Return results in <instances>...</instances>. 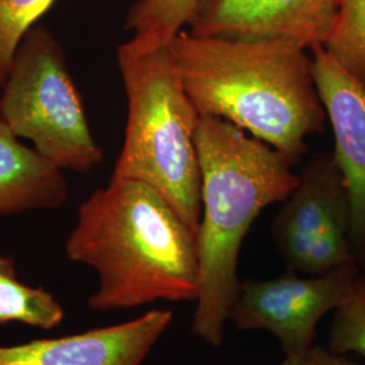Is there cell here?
I'll use <instances>...</instances> for the list:
<instances>
[{"mask_svg": "<svg viewBox=\"0 0 365 365\" xmlns=\"http://www.w3.org/2000/svg\"><path fill=\"white\" fill-rule=\"evenodd\" d=\"M200 115L221 118L297 165L327 115L313 56L286 41L197 37L182 30L167 46Z\"/></svg>", "mask_w": 365, "mask_h": 365, "instance_id": "obj_1", "label": "cell"}, {"mask_svg": "<svg viewBox=\"0 0 365 365\" xmlns=\"http://www.w3.org/2000/svg\"><path fill=\"white\" fill-rule=\"evenodd\" d=\"M66 253L98 272L87 302L93 312L195 302L199 294L196 233L144 182L111 178L86 199Z\"/></svg>", "mask_w": 365, "mask_h": 365, "instance_id": "obj_2", "label": "cell"}, {"mask_svg": "<svg viewBox=\"0 0 365 365\" xmlns=\"http://www.w3.org/2000/svg\"><path fill=\"white\" fill-rule=\"evenodd\" d=\"M195 140L202 214L192 333L217 348L241 283L237 268L244 240L262 210L287 199L299 176L287 157L221 118L200 115Z\"/></svg>", "mask_w": 365, "mask_h": 365, "instance_id": "obj_3", "label": "cell"}, {"mask_svg": "<svg viewBox=\"0 0 365 365\" xmlns=\"http://www.w3.org/2000/svg\"><path fill=\"white\" fill-rule=\"evenodd\" d=\"M117 63L128 122L111 178L149 185L196 233L202 214L195 140L200 114L167 46L138 52L125 42L117 49Z\"/></svg>", "mask_w": 365, "mask_h": 365, "instance_id": "obj_4", "label": "cell"}, {"mask_svg": "<svg viewBox=\"0 0 365 365\" xmlns=\"http://www.w3.org/2000/svg\"><path fill=\"white\" fill-rule=\"evenodd\" d=\"M0 118L61 170L83 173L103 161L66 52L45 25L33 27L14 56L0 87Z\"/></svg>", "mask_w": 365, "mask_h": 365, "instance_id": "obj_5", "label": "cell"}, {"mask_svg": "<svg viewBox=\"0 0 365 365\" xmlns=\"http://www.w3.org/2000/svg\"><path fill=\"white\" fill-rule=\"evenodd\" d=\"M271 223V240L287 271L307 276L354 264L352 205L334 153L312 157Z\"/></svg>", "mask_w": 365, "mask_h": 365, "instance_id": "obj_6", "label": "cell"}, {"mask_svg": "<svg viewBox=\"0 0 365 365\" xmlns=\"http://www.w3.org/2000/svg\"><path fill=\"white\" fill-rule=\"evenodd\" d=\"M360 269L346 264L318 276L287 274L240 283L229 314L235 329L264 330L279 341L284 359L298 356L314 346L317 327L333 313L345 297Z\"/></svg>", "mask_w": 365, "mask_h": 365, "instance_id": "obj_7", "label": "cell"}, {"mask_svg": "<svg viewBox=\"0 0 365 365\" xmlns=\"http://www.w3.org/2000/svg\"><path fill=\"white\" fill-rule=\"evenodd\" d=\"M337 0H200L190 33L237 41H286L307 49L325 46Z\"/></svg>", "mask_w": 365, "mask_h": 365, "instance_id": "obj_8", "label": "cell"}, {"mask_svg": "<svg viewBox=\"0 0 365 365\" xmlns=\"http://www.w3.org/2000/svg\"><path fill=\"white\" fill-rule=\"evenodd\" d=\"M314 76L334 135V156L344 172L352 205L354 264L365 272V86L327 54L313 49Z\"/></svg>", "mask_w": 365, "mask_h": 365, "instance_id": "obj_9", "label": "cell"}, {"mask_svg": "<svg viewBox=\"0 0 365 365\" xmlns=\"http://www.w3.org/2000/svg\"><path fill=\"white\" fill-rule=\"evenodd\" d=\"M172 321L168 310H153L80 334L0 346V365H141Z\"/></svg>", "mask_w": 365, "mask_h": 365, "instance_id": "obj_10", "label": "cell"}, {"mask_svg": "<svg viewBox=\"0 0 365 365\" xmlns=\"http://www.w3.org/2000/svg\"><path fill=\"white\" fill-rule=\"evenodd\" d=\"M68 195L63 170L22 144L0 118V215L58 209Z\"/></svg>", "mask_w": 365, "mask_h": 365, "instance_id": "obj_11", "label": "cell"}, {"mask_svg": "<svg viewBox=\"0 0 365 365\" xmlns=\"http://www.w3.org/2000/svg\"><path fill=\"white\" fill-rule=\"evenodd\" d=\"M200 0H137L125 18V30L133 33L126 43L138 52L168 46L184 27L190 26Z\"/></svg>", "mask_w": 365, "mask_h": 365, "instance_id": "obj_12", "label": "cell"}, {"mask_svg": "<svg viewBox=\"0 0 365 365\" xmlns=\"http://www.w3.org/2000/svg\"><path fill=\"white\" fill-rule=\"evenodd\" d=\"M64 309L51 292L22 283L11 257L0 256V325L19 322L51 330L60 327Z\"/></svg>", "mask_w": 365, "mask_h": 365, "instance_id": "obj_13", "label": "cell"}, {"mask_svg": "<svg viewBox=\"0 0 365 365\" xmlns=\"http://www.w3.org/2000/svg\"><path fill=\"white\" fill-rule=\"evenodd\" d=\"M337 4L334 29L324 49L365 86V0H337Z\"/></svg>", "mask_w": 365, "mask_h": 365, "instance_id": "obj_14", "label": "cell"}, {"mask_svg": "<svg viewBox=\"0 0 365 365\" xmlns=\"http://www.w3.org/2000/svg\"><path fill=\"white\" fill-rule=\"evenodd\" d=\"M329 351L339 356L348 353L365 359V272H359L333 312Z\"/></svg>", "mask_w": 365, "mask_h": 365, "instance_id": "obj_15", "label": "cell"}, {"mask_svg": "<svg viewBox=\"0 0 365 365\" xmlns=\"http://www.w3.org/2000/svg\"><path fill=\"white\" fill-rule=\"evenodd\" d=\"M56 0H0V81L27 33L38 24Z\"/></svg>", "mask_w": 365, "mask_h": 365, "instance_id": "obj_16", "label": "cell"}, {"mask_svg": "<svg viewBox=\"0 0 365 365\" xmlns=\"http://www.w3.org/2000/svg\"><path fill=\"white\" fill-rule=\"evenodd\" d=\"M280 365H356L346 360L344 356L325 349L322 346H312L309 351L298 356L284 359Z\"/></svg>", "mask_w": 365, "mask_h": 365, "instance_id": "obj_17", "label": "cell"}, {"mask_svg": "<svg viewBox=\"0 0 365 365\" xmlns=\"http://www.w3.org/2000/svg\"><path fill=\"white\" fill-rule=\"evenodd\" d=\"M0 87H1V81H0Z\"/></svg>", "mask_w": 365, "mask_h": 365, "instance_id": "obj_18", "label": "cell"}]
</instances>
